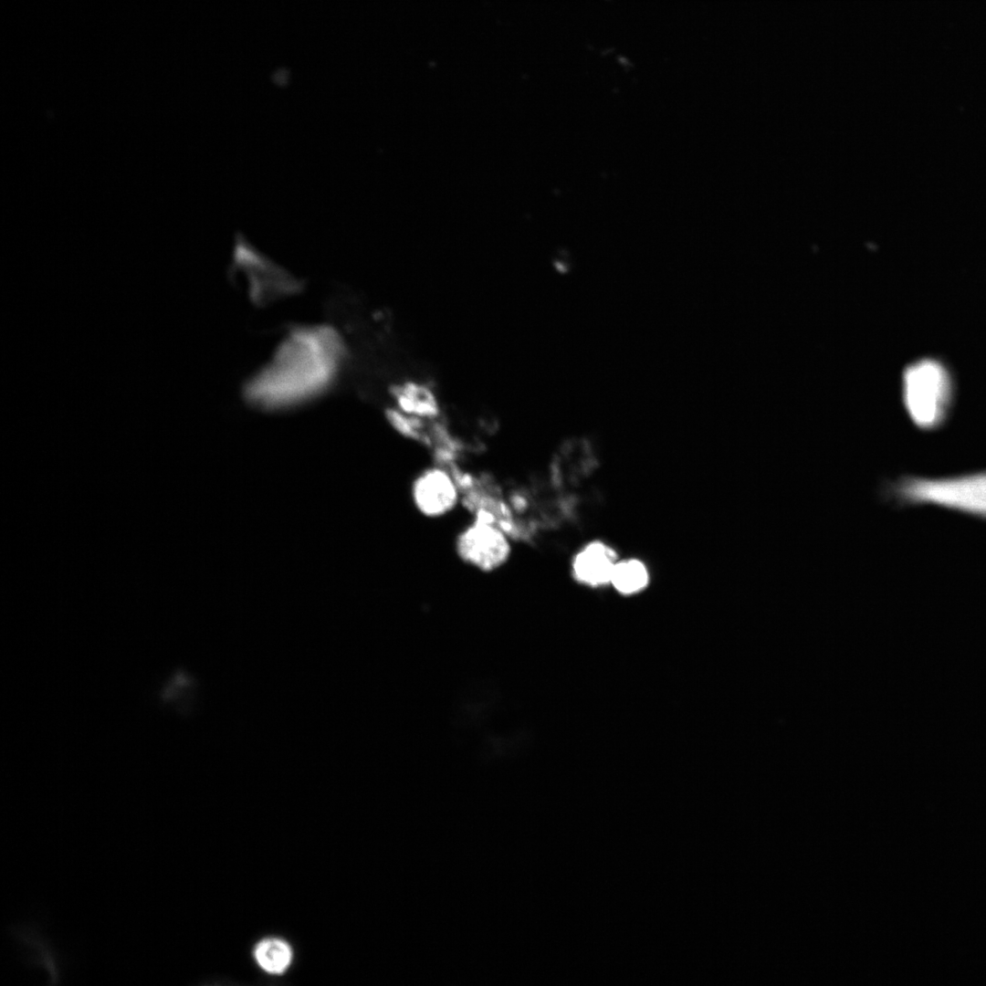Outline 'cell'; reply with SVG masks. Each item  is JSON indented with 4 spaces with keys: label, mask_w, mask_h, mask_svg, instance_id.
I'll use <instances>...</instances> for the list:
<instances>
[{
    "label": "cell",
    "mask_w": 986,
    "mask_h": 986,
    "mask_svg": "<svg viewBox=\"0 0 986 986\" xmlns=\"http://www.w3.org/2000/svg\"><path fill=\"white\" fill-rule=\"evenodd\" d=\"M599 467L592 440L584 436L563 442L550 465L551 483L561 489L577 491Z\"/></svg>",
    "instance_id": "52a82bcc"
},
{
    "label": "cell",
    "mask_w": 986,
    "mask_h": 986,
    "mask_svg": "<svg viewBox=\"0 0 986 986\" xmlns=\"http://www.w3.org/2000/svg\"><path fill=\"white\" fill-rule=\"evenodd\" d=\"M12 934L18 941L23 943L28 949H31L35 962L45 967L49 974L51 982L57 983L58 979H59V969L58 968V960L50 944L46 942L45 939L31 927L23 926L13 928Z\"/></svg>",
    "instance_id": "30bf717a"
},
{
    "label": "cell",
    "mask_w": 986,
    "mask_h": 986,
    "mask_svg": "<svg viewBox=\"0 0 986 986\" xmlns=\"http://www.w3.org/2000/svg\"><path fill=\"white\" fill-rule=\"evenodd\" d=\"M619 561L616 551L603 540H592L572 555L570 572L579 584L591 588L609 585Z\"/></svg>",
    "instance_id": "ba28073f"
},
{
    "label": "cell",
    "mask_w": 986,
    "mask_h": 986,
    "mask_svg": "<svg viewBox=\"0 0 986 986\" xmlns=\"http://www.w3.org/2000/svg\"><path fill=\"white\" fill-rule=\"evenodd\" d=\"M346 361V345L335 327H291L269 361L244 383L243 397L264 412L300 407L336 386Z\"/></svg>",
    "instance_id": "6da1fadb"
},
{
    "label": "cell",
    "mask_w": 986,
    "mask_h": 986,
    "mask_svg": "<svg viewBox=\"0 0 986 986\" xmlns=\"http://www.w3.org/2000/svg\"><path fill=\"white\" fill-rule=\"evenodd\" d=\"M879 495L899 509L934 506L986 521V469L935 477L904 474L886 479Z\"/></svg>",
    "instance_id": "7a4b0ae2"
},
{
    "label": "cell",
    "mask_w": 986,
    "mask_h": 986,
    "mask_svg": "<svg viewBox=\"0 0 986 986\" xmlns=\"http://www.w3.org/2000/svg\"><path fill=\"white\" fill-rule=\"evenodd\" d=\"M409 500L419 516L438 520L457 509L462 502V491L450 470L443 466L431 465L412 477Z\"/></svg>",
    "instance_id": "8992f818"
},
{
    "label": "cell",
    "mask_w": 986,
    "mask_h": 986,
    "mask_svg": "<svg viewBox=\"0 0 986 986\" xmlns=\"http://www.w3.org/2000/svg\"><path fill=\"white\" fill-rule=\"evenodd\" d=\"M650 579L649 568L643 561L627 558L617 561L610 585L620 594L630 596L645 590Z\"/></svg>",
    "instance_id": "9c48e42d"
},
{
    "label": "cell",
    "mask_w": 986,
    "mask_h": 986,
    "mask_svg": "<svg viewBox=\"0 0 986 986\" xmlns=\"http://www.w3.org/2000/svg\"><path fill=\"white\" fill-rule=\"evenodd\" d=\"M232 271L243 275L250 301L256 307L294 296L304 288V282L258 251L242 236L236 240Z\"/></svg>",
    "instance_id": "5b68a950"
},
{
    "label": "cell",
    "mask_w": 986,
    "mask_h": 986,
    "mask_svg": "<svg viewBox=\"0 0 986 986\" xmlns=\"http://www.w3.org/2000/svg\"><path fill=\"white\" fill-rule=\"evenodd\" d=\"M903 396L907 412L918 428L937 429L944 422L950 396L947 370L931 359L914 362L904 372Z\"/></svg>",
    "instance_id": "3957f363"
},
{
    "label": "cell",
    "mask_w": 986,
    "mask_h": 986,
    "mask_svg": "<svg viewBox=\"0 0 986 986\" xmlns=\"http://www.w3.org/2000/svg\"><path fill=\"white\" fill-rule=\"evenodd\" d=\"M255 958L258 965L269 973H282L289 966L292 950L289 945L279 939L271 938L261 940L255 949Z\"/></svg>",
    "instance_id": "8fae6325"
},
{
    "label": "cell",
    "mask_w": 986,
    "mask_h": 986,
    "mask_svg": "<svg viewBox=\"0 0 986 986\" xmlns=\"http://www.w3.org/2000/svg\"><path fill=\"white\" fill-rule=\"evenodd\" d=\"M453 550L467 567L490 574L503 569L513 555L511 535L488 513H477L456 533Z\"/></svg>",
    "instance_id": "277c9868"
}]
</instances>
